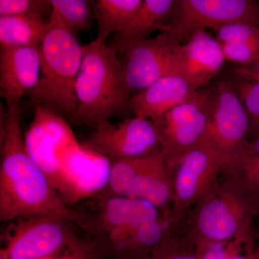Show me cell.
<instances>
[{
	"label": "cell",
	"mask_w": 259,
	"mask_h": 259,
	"mask_svg": "<svg viewBox=\"0 0 259 259\" xmlns=\"http://www.w3.org/2000/svg\"><path fill=\"white\" fill-rule=\"evenodd\" d=\"M6 104L7 112L0 113V221L5 223L26 216L55 214L79 226L76 211L63 200L27 151L20 103Z\"/></svg>",
	"instance_id": "6da1fadb"
},
{
	"label": "cell",
	"mask_w": 259,
	"mask_h": 259,
	"mask_svg": "<svg viewBox=\"0 0 259 259\" xmlns=\"http://www.w3.org/2000/svg\"><path fill=\"white\" fill-rule=\"evenodd\" d=\"M32 157L70 207L106 188L110 160L83 147L69 124L59 122L44 131L34 144Z\"/></svg>",
	"instance_id": "7a4b0ae2"
},
{
	"label": "cell",
	"mask_w": 259,
	"mask_h": 259,
	"mask_svg": "<svg viewBox=\"0 0 259 259\" xmlns=\"http://www.w3.org/2000/svg\"><path fill=\"white\" fill-rule=\"evenodd\" d=\"M212 191L182 220L180 230L199 253L212 243L231 240L251 243L259 199L233 179L223 175Z\"/></svg>",
	"instance_id": "3957f363"
},
{
	"label": "cell",
	"mask_w": 259,
	"mask_h": 259,
	"mask_svg": "<svg viewBox=\"0 0 259 259\" xmlns=\"http://www.w3.org/2000/svg\"><path fill=\"white\" fill-rule=\"evenodd\" d=\"M77 100L72 120L97 127L115 116L131 112V93L117 53L95 40L83 45L76 84Z\"/></svg>",
	"instance_id": "277c9868"
},
{
	"label": "cell",
	"mask_w": 259,
	"mask_h": 259,
	"mask_svg": "<svg viewBox=\"0 0 259 259\" xmlns=\"http://www.w3.org/2000/svg\"><path fill=\"white\" fill-rule=\"evenodd\" d=\"M40 51V78L29 95L30 102L34 107H45L72 120L77 105L76 84L83 45L67 30L50 27Z\"/></svg>",
	"instance_id": "5b68a950"
},
{
	"label": "cell",
	"mask_w": 259,
	"mask_h": 259,
	"mask_svg": "<svg viewBox=\"0 0 259 259\" xmlns=\"http://www.w3.org/2000/svg\"><path fill=\"white\" fill-rule=\"evenodd\" d=\"M72 208L79 217V229L101 248L118 241L146 223L157 221L163 214L147 202L118 196H96Z\"/></svg>",
	"instance_id": "8992f818"
},
{
	"label": "cell",
	"mask_w": 259,
	"mask_h": 259,
	"mask_svg": "<svg viewBox=\"0 0 259 259\" xmlns=\"http://www.w3.org/2000/svg\"><path fill=\"white\" fill-rule=\"evenodd\" d=\"M76 228L72 221L55 214H35L5 223L0 236V259H39L58 254L83 238Z\"/></svg>",
	"instance_id": "52a82bcc"
},
{
	"label": "cell",
	"mask_w": 259,
	"mask_h": 259,
	"mask_svg": "<svg viewBox=\"0 0 259 259\" xmlns=\"http://www.w3.org/2000/svg\"><path fill=\"white\" fill-rule=\"evenodd\" d=\"M212 87L201 89L193 97L153 122L165 161L171 173L182 158L205 138L212 118Z\"/></svg>",
	"instance_id": "ba28073f"
},
{
	"label": "cell",
	"mask_w": 259,
	"mask_h": 259,
	"mask_svg": "<svg viewBox=\"0 0 259 259\" xmlns=\"http://www.w3.org/2000/svg\"><path fill=\"white\" fill-rule=\"evenodd\" d=\"M236 23L259 27V1L177 0L160 32L183 44L201 30Z\"/></svg>",
	"instance_id": "9c48e42d"
},
{
	"label": "cell",
	"mask_w": 259,
	"mask_h": 259,
	"mask_svg": "<svg viewBox=\"0 0 259 259\" xmlns=\"http://www.w3.org/2000/svg\"><path fill=\"white\" fill-rule=\"evenodd\" d=\"M212 88V118L205 139L222 158L226 171L249 147L250 120L229 79L220 80Z\"/></svg>",
	"instance_id": "30bf717a"
},
{
	"label": "cell",
	"mask_w": 259,
	"mask_h": 259,
	"mask_svg": "<svg viewBox=\"0 0 259 259\" xmlns=\"http://www.w3.org/2000/svg\"><path fill=\"white\" fill-rule=\"evenodd\" d=\"M224 172L222 158L204 138L182 158L172 173V218L182 221L212 191Z\"/></svg>",
	"instance_id": "8fae6325"
},
{
	"label": "cell",
	"mask_w": 259,
	"mask_h": 259,
	"mask_svg": "<svg viewBox=\"0 0 259 259\" xmlns=\"http://www.w3.org/2000/svg\"><path fill=\"white\" fill-rule=\"evenodd\" d=\"M182 44L170 34L160 32L153 37L131 44L121 53L127 88L136 94L168 75L178 73Z\"/></svg>",
	"instance_id": "7c38bea8"
},
{
	"label": "cell",
	"mask_w": 259,
	"mask_h": 259,
	"mask_svg": "<svg viewBox=\"0 0 259 259\" xmlns=\"http://www.w3.org/2000/svg\"><path fill=\"white\" fill-rule=\"evenodd\" d=\"M81 144L108 159L141 157L161 150L153 121L137 117L115 124L103 122Z\"/></svg>",
	"instance_id": "4fadbf2b"
},
{
	"label": "cell",
	"mask_w": 259,
	"mask_h": 259,
	"mask_svg": "<svg viewBox=\"0 0 259 259\" xmlns=\"http://www.w3.org/2000/svg\"><path fill=\"white\" fill-rule=\"evenodd\" d=\"M123 195L152 204L171 215L173 198L172 173L162 151L129 158L122 173Z\"/></svg>",
	"instance_id": "5bb4252c"
},
{
	"label": "cell",
	"mask_w": 259,
	"mask_h": 259,
	"mask_svg": "<svg viewBox=\"0 0 259 259\" xmlns=\"http://www.w3.org/2000/svg\"><path fill=\"white\" fill-rule=\"evenodd\" d=\"M41 69L40 47L1 48L0 94L6 103L18 102L36 87Z\"/></svg>",
	"instance_id": "9a60e30c"
},
{
	"label": "cell",
	"mask_w": 259,
	"mask_h": 259,
	"mask_svg": "<svg viewBox=\"0 0 259 259\" xmlns=\"http://www.w3.org/2000/svg\"><path fill=\"white\" fill-rule=\"evenodd\" d=\"M226 61L215 37L201 30L182 44L177 74L197 90H201L217 76Z\"/></svg>",
	"instance_id": "2e32d148"
},
{
	"label": "cell",
	"mask_w": 259,
	"mask_h": 259,
	"mask_svg": "<svg viewBox=\"0 0 259 259\" xmlns=\"http://www.w3.org/2000/svg\"><path fill=\"white\" fill-rule=\"evenodd\" d=\"M198 90L180 75H168L132 95L131 110L135 117L154 122L193 97Z\"/></svg>",
	"instance_id": "e0dca14e"
},
{
	"label": "cell",
	"mask_w": 259,
	"mask_h": 259,
	"mask_svg": "<svg viewBox=\"0 0 259 259\" xmlns=\"http://www.w3.org/2000/svg\"><path fill=\"white\" fill-rule=\"evenodd\" d=\"M181 221L163 214L157 221L146 223L122 239L102 248L106 258L145 259L158 244L180 229Z\"/></svg>",
	"instance_id": "ac0fdd59"
},
{
	"label": "cell",
	"mask_w": 259,
	"mask_h": 259,
	"mask_svg": "<svg viewBox=\"0 0 259 259\" xmlns=\"http://www.w3.org/2000/svg\"><path fill=\"white\" fill-rule=\"evenodd\" d=\"M174 0H144L142 6L122 31L112 37L109 47L122 53L131 44L149 38L150 35L161 30L169 16Z\"/></svg>",
	"instance_id": "d6986e66"
},
{
	"label": "cell",
	"mask_w": 259,
	"mask_h": 259,
	"mask_svg": "<svg viewBox=\"0 0 259 259\" xmlns=\"http://www.w3.org/2000/svg\"><path fill=\"white\" fill-rule=\"evenodd\" d=\"M226 61L238 66L259 59V27L245 24H228L213 28Z\"/></svg>",
	"instance_id": "ffe728a7"
},
{
	"label": "cell",
	"mask_w": 259,
	"mask_h": 259,
	"mask_svg": "<svg viewBox=\"0 0 259 259\" xmlns=\"http://www.w3.org/2000/svg\"><path fill=\"white\" fill-rule=\"evenodd\" d=\"M49 28V20L42 17H0V46L40 47Z\"/></svg>",
	"instance_id": "44dd1931"
},
{
	"label": "cell",
	"mask_w": 259,
	"mask_h": 259,
	"mask_svg": "<svg viewBox=\"0 0 259 259\" xmlns=\"http://www.w3.org/2000/svg\"><path fill=\"white\" fill-rule=\"evenodd\" d=\"M144 0H97L94 3L97 24L95 40L107 42L112 35L122 31L136 14Z\"/></svg>",
	"instance_id": "7402d4cb"
},
{
	"label": "cell",
	"mask_w": 259,
	"mask_h": 259,
	"mask_svg": "<svg viewBox=\"0 0 259 259\" xmlns=\"http://www.w3.org/2000/svg\"><path fill=\"white\" fill-rule=\"evenodd\" d=\"M94 3L88 0H51L49 26L64 29L76 36L77 32L89 31L95 20Z\"/></svg>",
	"instance_id": "603a6c76"
},
{
	"label": "cell",
	"mask_w": 259,
	"mask_h": 259,
	"mask_svg": "<svg viewBox=\"0 0 259 259\" xmlns=\"http://www.w3.org/2000/svg\"><path fill=\"white\" fill-rule=\"evenodd\" d=\"M250 141L244 155L223 175L236 181L259 199V134L250 136Z\"/></svg>",
	"instance_id": "cb8c5ba5"
},
{
	"label": "cell",
	"mask_w": 259,
	"mask_h": 259,
	"mask_svg": "<svg viewBox=\"0 0 259 259\" xmlns=\"http://www.w3.org/2000/svg\"><path fill=\"white\" fill-rule=\"evenodd\" d=\"M241 99L250 120V136L259 134V80L232 72L228 77Z\"/></svg>",
	"instance_id": "d4e9b609"
},
{
	"label": "cell",
	"mask_w": 259,
	"mask_h": 259,
	"mask_svg": "<svg viewBox=\"0 0 259 259\" xmlns=\"http://www.w3.org/2000/svg\"><path fill=\"white\" fill-rule=\"evenodd\" d=\"M145 259H200L197 246L180 228L158 244Z\"/></svg>",
	"instance_id": "484cf974"
},
{
	"label": "cell",
	"mask_w": 259,
	"mask_h": 259,
	"mask_svg": "<svg viewBox=\"0 0 259 259\" xmlns=\"http://www.w3.org/2000/svg\"><path fill=\"white\" fill-rule=\"evenodd\" d=\"M51 0H0V17L50 15Z\"/></svg>",
	"instance_id": "4316f807"
},
{
	"label": "cell",
	"mask_w": 259,
	"mask_h": 259,
	"mask_svg": "<svg viewBox=\"0 0 259 259\" xmlns=\"http://www.w3.org/2000/svg\"><path fill=\"white\" fill-rule=\"evenodd\" d=\"M105 255L101 247L95 240L83 237L72 246L58 253L46 258L39 259H102Z\"/></svg>",
	"instance_id": "83f0119b"
},
{
	"label": "cell",
	"mask_w": 259,
	"mask_h": 259,
	"mask_svg": "<svg viewBox=\"0 0 259 259\" xmlns=\"http://www.w3.org/2000/svg\"><path fill=\"white\" fill-rule=\"evenodd\" d=\"M225 243H210L199 253L200 259H229L231 255L228 254Z\"/></svg>",
	"instance_id": "f1b7e54d"
},
{
	"label": "cell",
	"mask_w": 259,
	"mask_h": 259,
	"mask_svg": "<svg viewBox=\"0 0 259 259\" xmlns=\"http://www.w3.org/2000/svg\"><path fill=\"white\" fill-rule=\"evenodd\" d=\"M232 71L240 76L259 80V59L249 64L236 66Z\"/></svg>",
	"instance_id": "f546056e"
},
{
	"label": "cell",
	"mask_w": 259,
	"mask_h": 259,
	"mask_svg": "<svg viewBox=\"0 0 259 259\" xmlns=\"http://www.w3.org/2000/svg\"><path fill=\"white\" fill-rule=\"evenodd\" d=\"M256 257V255L250 253L248 255H241L239 254L231 255L229 259H255Z\"/></svg>",
	"instance_id": "4dcf8cb0"
},
{
	"label": "cell",
	"mask_w": 259,
	"mask_h": 259,
	"mask_svg": "<svg viewBox=\"0 0 259 259\" xmlns=\"http://www.w3.org/2000/svg\"><path fill=\"white\" fill-rule=\"evenodd\" d=\"M255 222H256V228H255V236H256L257 241H258V256L259 258V212L258 215L255 218Z\"/></svg>",
	"instance_id": "1f68e13d"
},
{
	"label": "cell",
	"mask_w": 259,
	"mask_h": 259,
	"mask_svg": "<svg viewBox=\"0 0 259 259\" xmlns=\"http://www.w3.org/2000/svg\"><path fill=\"white\" fill-rule=\"evenodd\" d=\"M105 258H102V259H105Z\"/></svg>",
	"instance_id": "d6a6232c"
},
{
	"label": "cell",
	"mask_w": 259,
	"mask_h": 259,
	"mask_svg": "<svg viewBox=\"0 0 259 259\" xmlns=\"http://www.w3.org/2000/svg\"><path fill=\"white\" fill-rule=\"evenodd\" d=\"M256 259H258V258H256Z\"/></svg>",
	"instance_id": "836d02e7"
}]
</instances>
